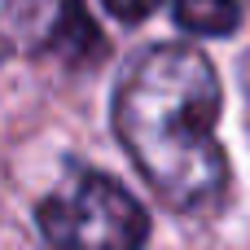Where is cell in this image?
<instances>
[{
  "label": "cell",
  "mask_w": 250,
  "mask_h": 250,
  "mask_svg": "<svg viewBox=\"0 0 250 250\" xmlns=\"http://www.w3.org/2000/svg\"><path fill=\"white\" fill-rule=\"evenodd\" d=\"M220 79L202 48L154 44L114 88V132L171 211H211L229 193V158L215 141Z\"/></svg>",
  "instance_id": "cell-1"
},
{
  "label": "cell",
  "mask_w": 250,
  "mask_h": 250,
  "mask_svg": "<svg viewBox=\"0 0 250 250\" xmlns=\"http://www.w3.org/2000/svg\"><path fill=\"white\" fill-rule=\"evenodd\" d=\"M48 250H141L149 215L141 202L97 167H66L57 189L35 207Z\"/></svg>",
  "instance_id": "cell-2"
},
{
  "label": "cell",
  "mask_w": 250,
  "mask_h": 250,
  "mask_svg": "<svg viewBox=\"0 0 250 250\" xmlns=\"http://www.w3.org/2000/svg\"><path fill=\"white\" fill-rule=\"evenodd\" d=\"M0 40L22 53H57L83 62L101 53V35L83 0H0Z\"/></svg>",
  "instance_id": "cell-3"
},
{
  "label": "cell",
  "mask_w": 250,
  "mask_h": 250,
  "mask_svg": "<svg viewBox=\"0 0 250 250\" xmlns=\"http://www.w3.org/2000/svg\"><path fill=\"white\" fill-rule=\"evenodd\" d=\"M176 26L189 35H229L242 22L237 0H176Z\"/></svg>",
  "instance_id": "cell-4"
},
{
  "label": "cell",
  "mask_w": 250,
  "mask_h": 250,
  "mask_svg": "<svg viewBox=\"0 0 250 250\" xmlns=\"http://www.w3.org/2000/svg\"><path fill=\"white\" fill-rule=\"evenodd\" d=\"M119 22H141V18H149L154 9H158V0H101Z\"/></svg>",
  "instance_id": "cell-5"
}]
</instances>
